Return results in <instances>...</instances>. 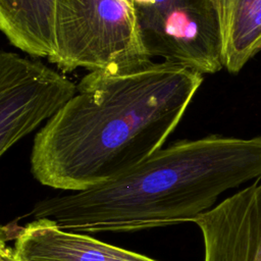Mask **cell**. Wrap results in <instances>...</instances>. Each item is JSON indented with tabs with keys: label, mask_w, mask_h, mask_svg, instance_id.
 <instances>
[{
	"label": "cell",
	"mask_w": 261,
	"mask_h": 261,
	"mask_svg": "<svg viewBox=\"0 0 261 261\" xmlns=\"http://www.w3.org/2000/svg\"><path fill=\"white\" fill-rule=\"evenodd\" d=\"M202 83L198 71L152 59L89 72L35 136L33 176L72 192L119 177L162 148Z\"/></svg>",
	"instance_id": "1"
},
{
	"label": "cell",
	"mask_w": 261,
	"mask_h": 261,
	"mask_svg": "<svg viewBox=\"0 0 261 261\" xmlns=\"http://www.w3.org/2000/svg\"><path fill=\"white\" fill-rule=\"evenodd\" d=\"M261 177V136L209 135L161 148L119 177L45 198L29 215L63 229L129 232L195 219L224 192Z\"/></svg>",
	"instance_id": "2"
},
{
	"label": "cell",
	"mask_w": 261,
	"mask_h": 261,
	"mask_svg": "<svg viewBox=\"0 0 261 261\" xmlns=\"http://www.w3.org/2000/svg\"><path fill=\"white\" fill-rule=\"evenodd\" d=\"M147 55L132 0H57L55 52L63 71L125 67Z\"/></svg>",
	"instance_id": "3"
},
{
	"label": "cell",
	"mask_w": 261,
	"mask_h": 261,
	"mask_svg": "<svg viewBox=\"0 0 261 261\" xmlns=\"http://www.w3.org/2000/svg\"><path fill=\"white\" fill-rule=\"evenodd\" d=\"M150 59L202 74L223 68L217 15L211 0H132Z\"/></svg>",
	"instance_id": "4"
},
{
	"label": "cell",
	"mask_w": 261,
	"mask_h": 261,
	"mask_svg": "<svg viewBox=\"0 0 261 261\" xmlns=\"http://www.w3.org/2000/svg\"><path fill=\"white\" fill-rule=\"evenodd\" d=\"M77 86L45 63L17 53H0V155L43 121L53 118Z\"/></svg>",
	"instance_id": "5"
},
{
	"label": "cell",
	"mask_w": 261,
	"mask_h": 261,
	"mask_svg": "<svg viewBox=\"0 0 261 261\" xmlns=\"http://www.w3.org/2000/svg\"><path fill=\"white\" fill-rule=\"evenodd\" d=\"M204 261H261V177L194 221Z\"/></svg>",
	"instance_id": "6"
},
{
	"label": "cell",
	"mask_w": 261,
	"mask_h": 261,
	"mask_svg": "<svg viewBox=\"0 0 261 261\" xmlns=\"http://www.w3.org/2000/svg\"><path fill=\"white\" fill-rule=\"evenodd\" d=\"M17 261H157L83 232L61 228L49 219L19 226L14 237Z\"/></svg>",
	"instance_id": "7"
},
{
	"label": "cell",
	"mask_w": 261,
	"mask_h": 261,
	"mask_svg": "<svg viewBox=\"0 0 261 261\" xmlns=\"http://www.w3.org/2000/svg\"><path fill=\"white\" fill-rule=\"evenodd\" d=\"M57 0H0V30L11 45L35 57L55 52Z\"/></svg>",
	"instance_id": "8"
},
{
	"label": "cell",
	"mask_w": 261,
	"mask_h": 261,
	"mask_svg": "<svg viewBox=\"0 0 261 261\" xmlns=\"http://www.w3.org/2000/svg\"><path fill=\"white\" fill-rule=\"evenodd\" d=\"M220 32L223 68L240 72L261 52V0H211Z\"/></svg>",
	"instance_id": "9"
}]
</instances>
